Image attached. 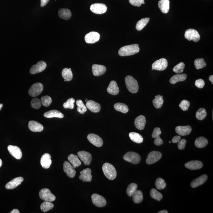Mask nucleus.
Masks as SVG:
<instances>
[{"instance_id":"obj_1","label":"nucleus","mask_w":213,"mask_h":213,"mask_svg":"<svg viewBox=\"0 0 213 213\" xmlns=\"http://www.w3.org/2000/svg\"><path fill=\"white\" fill-rule=\"evenodd\" d=\"M139 51L138 44H134L122 47L118 51V53L120 56H129L135 55Z\"/></svg>"},{"instance_id":"obj_2","label":"nucleus","mask_w":213,"mask_h":213,"mask_svg":"<svg viewBox=\"0 0 213 213\" xmlns=\"http://www.w3.org/2000/svg\"><path fill=\"white\" fill-rule=\"evenodd\" d=\"M102 170L104 175L110 180H113L116 178L117 173L115 167L109 163H105L103 165Z\"/></svg>"},{"instance_id":"obj_3","label":"nucleus","mask_w":213,"mask_h":213,"mask_svg":"<svg viewBox=\"0 0 213 213\" xmlns=\"http://www.w3.org/2000/svg\"><path fill=\"white\" fill-rule=\"evenodd\" d=\"M127 88L130 92L133 94L136 93L138 90V82L135 79L130 75L127 76L125 79Z\"/></svg>"},{"instance_id":"obj_4","label":"nucleus","mask_w":213,"mask_h":213,"mask_svg":"<svg viewBox=\"0 0 213 213\" xmlns=\"http://www.w3.org/2000/svg\"><path fill=\"white\" fill-rule=\"evenodd\" d=\"M123 158L125 161L134 164H138L141 160V157L136 153L129 151L124 155Z\"/></svg>"},{"instance_id":"obj_5","label":"nucleus","mask_w":213,"mask_h":213,"mask_svg":"<svg viewBox=\"0 0 213 213\" xmlns=\"http://www.w3.org/2000/svg\"><path fill=\"white\" fill-rule=\"evenodd\" d=\"M44 86L40 83H37L32 85L28 90V94L30 96L36 97L39 96L42 92Z\"/></svg>"},{"instance_id":"obj_6","label":"nucleus","mask_w":213,"mask_h":213,"mask_svg":"<svg viewBox=\"0 0 213 213\" xmlns=\"http://www.w3.org/2000/svg\"><path fill=\"white\" fill-rule=\"evenodd\" d=\"M39 196L41 199L45 201L53 202L55 201L56 197L53 195L49 189L44 188L39 192Z\"/></svg>"},{"instance_id":"obj_7","label":"nucleus","mask_w":213,"mask_h":213,"mask_svg":"<svg viewBox=\"0 0 213 213\" xmlns=\"http://www.w3.org/2000/svg\"><path fill=\"white\" fill-rule=\"evenodd\" d=\"M185 38L188 41L193 40L197 42L200 39V36L198 31L194 29H189L185 31Z\"/></svg>"},{"instance_id":"obj_8","label":"nucleus","mask_w":213,"mask_h":213,"mask_svg":"<svg viewBox=\"0 0 213 213\" xmlns=\"http://www.w3.org/2000/svg\"><path fill=\"white\" fill-rule=\"evenodd\" d=\"M168 66V62L165 58H162L157 60L153 63L152 70L163 71L165 70Z\"/></svg>"},{"instance_id":"obj_9","label":"nucleus","mask_w":213,"mask_h":213,"mask_svg":"<svg viewBox=\"0 0 213 213\" xmlns=\"http://www.w3.org/2000/svg\"><path fill=\"white\" fill-rule=\"evenodd\" d=\"M162 157V154L160 151H154L150 152L147 158L146 162L148 165L154 164L159 160Z\"/></svg>"},{"instance_id":"obj_10","label":"nucleus","mask_w":213,"mask_h":213,"mask_svg":"<svg viewBox=\"0 0 213 213\" xmlns=\"http://www.w3.org/2000/svg\"><path fill=\"white\" fill-rule=\"evenodd\" d=\"M90 10L94 14H101L107 12V7L104 4L95 3L91 5Z\"/></svg>"},{"instance_id":"obj_11","label":"nucleus","mask_w":213,"mask_h":213,"mask_svg":"<svg viewBox=\"0 0 213 213\" xmlns=\"http://www.w3.org/2000/svg\"><path fill=\"white\" fill-rule=\"evenodd\" d=\"M47 67V64L44 61H39L36 64L32 66L30 70V72L31 74H35L42 72L45 70Z\"/></svg>"},{"instance_id":"obj_12","label":"nucleus","mask_w":213,"mask_h":213,"mask_svg":"<svg viewBox=\"0 0 213 213\" xmlns=\"http://www.w3.org/2000/svg\"><path fill=\"white\" fill-rule=\"evenodd\" d=\"M93 203L98 207H103L106 204L107 202L104 197L98 194H94L92 195Z\"/></svg>"},{"instance_id":"obj_13","label":"nucleus","mask_w":213,"mask_h":213,"mask_svg":"<svg viewBox=\"0 0 213 213\" xmlns=\"http://www.w3.org/2000/svg\"><path fill=\"white\" fill-rule=\"evenodd\" d=\"M87 138L91 144H93L96 147H101L103 144V141L102 138L96 134H89L87 136Z\"/></svg>"},{"instance_id":"obj_14","label":"nucleus","mask_w":213,"mask_h":213,"mask_svg":"<svg viewBox=\"0 0 213 213\" xmlns=\"http://www.w3.org/2000/svg\"><path fill=\"white\" fill-rule=\"evenodd\" d=\"M78 155L79 158L86 165H88L91 164L92 157L90 153L85 151H78Z\"/></svg>"},{"instance_id":"obj_15","label":"nucleus","mask_w":213,"mask_h":213,"mask_svg":"<svg viewBox=\"0 0 213 213\" xmlns=\"http://www.w3.org/2000/svg\"><path fill=\"white\" fill-rule=\"evenodd\" d=\"M100 39V35L98 32H91L86 35L85 40L87 44H94L97 42Z\"/></svg>"},{"instance_id":"obj_16","label":"nucleus","mask_w":213,"mask_h":213,"mask_svg":"<svg viewBox=\"0 0 213 213\" xmlns=\"http://www.w3.org/2000/svg\"><path fill=\"white\" fill-rule=\"evenodd\" d=\"M8 150L11 155L16 159H21L22 157V153L19 147L15 146L9 145Z\"/></svg>"},{"instance_id":"obj_17","label":"nucleus","mask_w":213,"mask_h":213,"mask_svg":"<svg viewBox=\"0 0 213 213\" xmlns=\"http://www.w3.org/2000/svg\"><path fill=\"white\" fill-rule=\"evenodd\" d=\"M64 172L70 178H73L75 177L76 171L72 165L67 161H65L63 164Z\"/></svg>"},{"instance_id":"obj_18","label":"nucleus","mask_w":213,"mask_h":213,"mask_svg":"<svg viewBox=\"0 0 213 213\" xmlns=\"http://www.w3.org/2000/svg\"><path fill=\"white\" fill-rule=\"evenodd\" d=\"M23 180L24 179L22 177H19L14 178L6 185L5 188L7 190L14 189L18 185H20Z\"/></svg>"},{"instance_id":"obj_19","label":"nucleus","mask_w":213,"mask_h":213,"mask_svg":"<svg viewBox=\"0 0 213 213\" xmlns=\"http://www.w3.org/2000/svg\"><path fill=\"white\" fill-rule=\"evenodd\" d=\"M79 178L84 182H90L92 181V176L91 170L90 168H86L80 172Z\"/></svg>"},{"instance_id":"obj_20","label":"nucleus","mask_w":213,"mask_h":213,"mask_svg":"<svg viewBox=\"0 0 213 213\" xmlns=\"http://www.w3.org/2000/svg\"><path fill=\"white\" fill-rule=\"evenodd\" d=\"M93 74L95 76H100L105 73L106 68L103 65L94 64L92 66Z\"/></svg>"},{"instance_id":"obj_21","label":"nucleus","mask_w":213,"mask_h":213,"mask_svg":"<svg viewBox=\"0 0 213 213\" xmlns=\"http://www.w3.org/2000/svg\"><path fill=\"white\" fill-rule=\"evenodd\" d=\"M52 163L51 156L49 154L45 153L41 157L40 164L43 168L47 169L49 168Z\"/></svg>"},{"instance_id":"obj_22","label":"nucleus","mask_w":213,"mask_h":213,"mask_svg":"<svg viewBox=\"0 0 213 213\" xmlns=\"http://www.w3.org/2000/svg\"><path fill=\"white\" fill-rule=\"evenodd\" d=\"M161 134V131L160 129L159 128H155L154 129L153 132L151 135L152 138H155L154 141V144L158 146L163 144V141L160 138V135Z\"/></svg>"},{"instance_id":"obj_23","label":"nucleus","mask_w":213,"mask_h":213,"mask_svg":"<svg viewBox=\"0 0 213 213\" xmlns=\"http://www.w3.org/2000/svg\"><path fill=\"white\" fill-rule=\"evenodd\" d=\"M28 128L33 132H41L43 130L44 127L40 123L36 121H31L28 122Z\"/></svg>"},{"instance_id":"obj_24","label":"nucleus","mask_w":213,"mask_h":213,"mask_svg":"<svg viewBox=\"0 0 213 213\" xmlns=\"http://www.w3.org/2000/svg\"><path fill=\"white\" fill-rule=\"evenodd\" d=\"M185 166L187 168L191 170L200 169L203 166L202 162L197 160L190 161L186 163Z\"/></svg>"},{"instance_id":"obj_25","label":"nucleus","mask_w":213,"mask_h":213,"mask_svg":"<svg viewBox=\"0 0 213 213\" xmlns=\"http://www.w3.org/2000/svg\"><path fill=\"white\" fill-rule=\"evenodd\" d=\"M175 131L179 135L186 136L189 135L192 131V128L190 126H178L176 128Z\"/></svg>"},{"instance_id":"obj_26","label":"nucleus","mask_w":213,"mask_h":213,"mask_svg":"<svg viewBox=\"0 0 213 213\" xmlns=\"http://www.w3.org/2000/svg\"><path fill=\"white\" fill-rule=\"evenodd\" d=\"M86 107L91 112L94 113L100 112L101 109L100 105L98 103L92 100L87 101Z\"/></svg>"},{"instance_id":"obj_27","label":"nucleus","mask_w":213,"mask_h":213,"mask_svg":"<svg viewBox=\"0 0 213 213\" xmlns=\"http://www.w3.org/2000/svg\"><path fill=\"white\" fill-rule=\"evenodd\" d=\"M146 120L145 117L143 115H140L135 118V125L138 129L142 130L144 128Z\"/></svg>"},{"instance_id":"obj_28","label":"nucleus","mask_w":213,"mask_h":213,"mask_svg":"<svg viewBox=\"0 0 213 213\" xmlns=\"http://www.w3.org/2000/svg\"><path fill=\"white\" fill-rule=\"evenodd\" d=\"M208 177L206 174L201 176L193 181L191 183V187L195 188L204 184L207 181Z\"/></svg>"},{"instance_id":"obj_29","label":"nucleus","mask_w":213,"mask_h":213,"mask_svg":"<svg viewBox=\"0 0 213 213\" xmlns=\"http://www.w3.org/2000/svg\"><path fill=\"white\" fill-rule=\"evenodd\" d=\"M159 8L161 12L164 14H167L170 9L169 0H160L158 3Z\"/></svg>"},{"instance_id":"obj_30","label":"nucleus","mask_w":213,"mask_h":213,"mask_svg":"<svg viewBox=\"0 0 213 213\" xmlns=\"http://www.w3.org/2000/svg\"><path fill=\"white\" fill-rule=\"evenodd\" d=\"M107 92L113 95H116L119 93V89L117 83L115 81H111L107 88Z\"/></svg>"},{"instance_id":"obj_31","label":"nucleus","mask_w":213,"mask_h":213,"mask_svg":"<svg viewBox=\"0 0 213 213\" xmlns=\"http://www.w3.org/2000/svg\"><path fill=\"white\" fill-rule=\"evenodd\" d=\"M44 117L47 118H53L57 117L60 118H62L64 117L63 114L56 110H52L44 113Z\"/></svg>"},{"instance_id":"obj_32","label":"nucleus","mask_w":213,"mask_h":213,"mask_svg":"<svg viewBox=\"0 0 213 213\" xmlns=\"http://www.w3.org/2000/svg\"><path fill=\"white\" fill-rule=\"evenodd\" d=\"M68 160L74 168L79 167L81 165V162L78 156L71 154L68 156Z\"/></svg>"},{"instance_id":"obj_33","label":"nucleus","mask_w":213,"mask_h":213,"mask_svg":"<svg viewBox=\"0 0 213 213\" xmlns=\"http://www.w3.org/2000/svg\"><path fill=\"white\" fill-rule=\"evenodd\" d=\"M58 15L60 18L65 20H68L71 18V13L69 9L66 8H61L58 12Z\"/></svg>"},{"instance_id":"obj_34","label":"nucleus","mask_w":213,"mask_h":213,"mask_svg":"<svg viewBox=\"0 0 213 213\" xmlns=\"http://www.w3.org/2000/svg\"><path fill=\"white\" fill-rule=\"evenodd\" d=\"M187 76L185 74H177L173 76L170 79L169 82L172 84H174L179 82L185 80Z\"/></svg>"},{"instance_id":"obj_35","label":"nucleus","mask_w":213,"mask_h":213,"mask_svg":"<svg viewBox=\"0 0 213 213\" xmlns=\"http://www.w3.org/2000/svg\"><path fill=\"white\" fill-rule=\"evenodd\" d=\"M208 144V140L204 137H201L196 139L195 143V146L197 148H203L207 146Z\"/></svg>"},{"instance_id":"obj_36","label":"nucleus","mask_w":213,"mask_h":213,"mask_svg":"<svg viewBox=\"0 0 213 213\" xmlns=\"http://www.w3.org/2000/svg\"><path fill=\"white\" fill-rule=\"evenodd\" d=\"M129 137L131 141L136 143H141L143 141V137L138 133L134 132L130 133Z\"/></svg>"},{"instance_id":"obj_37","label":"nucleus","mask_w":213,"mask_h":213,"mask_svg":"<svg viewBox=\"0 0 213 213\" xmlns=\"http://www.w3.org/2000/svg\"><path fill=\"white\" fill-rule=\"evenodd\" d=\"M62 75L64 80L67 81H71L72 79L73 76L71 68L69 69L67 68H64L62 70Z\"/></svg>"},{"instance_id":"obj_38","label":"nucleus","mask_w":213,"mask_h":213,"mask_svg":"<svg viewBox=\"0 0 213 213\" xmlns=\"http://www.w3.org/2000/svg\"><path fill=\"white\" fill-rule=\"evenodd\" d=\"M164 102V97L160 95L156 96L155 97V99L152 101L154 107L156 109L161 108Z\"/></svg>"},{"instance_id":"obj_39","label":"nucleus","mask_w":213,"mask_h":213,"mask_svg":"<svg viewBox=\"0 0 213 213\" xmlns=\"http://www.w3.org/2000/svg\"><path fill=\"white\" fill-rule=\"evenodd\" d=\"M114 107L116 111L123 113H126L129 111L128 106L123 103H117L114 105Z\"/></svg>"},{"instance_id":"obj_40","label":"nucleus","mask_w":213,"mask_h":213,"mask_svg":"<svg viewBox=\"0 0 213 213\" xmlns=\"http://www.w3.org/2000/svg\"><path fill=\"white\" fill-rule=\"evenodd\" d=\"M132 196L133 201L136 204L141 203L143 198V193L140 190H137Z\"/></svg>"},{"instance_id":"obj_41","label":"nucleus","mask_w":213,"mask_h":213,"mask_svg":"<svg viewBox=\"0 0 213 213\" xmlns=\"http://www.w3.org/2000/svg\"><path fill=\"white\" fill-rule=\"evenodd\" d=\"M149 18H144L140 20L137 23L136 25V29L138 31H141L149 22Z\"/></svg>"},{"instance_id":"obj_42","label":"nucleus","mask_w":213,"mask_h":213,"mask_svg":"<svg viewBox=\"0 0 213 213\" xmlns=\"http://www.w3.org/2000/svg\"><path fill=\"white\" fill-rule=\"evenodd\" d=\"M54 207V204L51 202L45 201L41 204L40 209L44 212H47L52 209Z\"/></svg>"},{"instance_id":"obj_43","label":"nucleus","mask_w":213,"mask_h":213,"mask_svg":"<svg viewBox=\"0 0 213 213\" xmlns=\"http://www.w3.org/2000/svg\"><path fill=\"white\" fill-rule=\"evenodd\" d=\"M150 195L151 198L157 200V201H160L163 198V195L160 193L158 192L155 189H152L150 192Z\"/></svg>"},{"instance_id":"obj_44","label":"nucleus","mask_w":213,"mask_h":213,"mask_svg":"<svg viewBox=\"0 0 213 213\" xmlns=\"http://www.w3.org/2000/svg\"><path fill=\"white\" fill-rule=\"evenodd\" d=\"M207 115L206 110H205V109L201 108L199 109L197 111L196 113V117L197 119L199 120V121H202L206 118Z\"/></svg>"},{"instance_id":"obj_45","label":"nucleus","mask_w":213,"mask_h":213,"mask_svg":"<svg viewBox=\"0 0 213 213\" xmlns=\"http://www.w3.org/2000/svg\"><path fill=\"white\" fill-rule=\"evenodd\" d=\"M76 105L78 106L77 111L80 113L83 114L85 113L87 111V107L85 106V104L81 100H78L76 101Z\"/></svg>"},{"instance_id":"obj_46","label":"nucleus","mask_w":213,"mask_h":213,"mask_svg":"<svg viewBox=\"0 0 213 213\" xmlns=\"http://www.w3.org/2000/svg\"><path fill=\"white\" fill-rule=\"evenodd\" d=\"M194 65L196 69L199 70L206 66L207 64L203 58H198L194 61Z\"/></svg>"},{"instance_id":"obj_47","label":"nucleus","mask_w":213,"mask_h":213,"mask_svg":"<svg viewBox=\"0 0 213 213\" xmlns=\"http://www.w3.org/2000/svg\"><path fill=\"white\" fill-rule=\"evenodd\" d=\"M138 187V185L137 184L134 183H131L130 185H129L126 191L127 194L129 196H132L133 194H134V193L137 190Z\"/></svg>"},{"instance_id":"obj_48","label":"nucleus","mask_w":213,"mask_h":213,"mask_svg":"<svg viewBox=\"0 0 213 213\" xmlns=\"http://www.w3.org/2000/svg\"><path fill=\"white\" fill-rule=\"evenodd\" d=\"M155 186L159 190H162L166 186V183L163 179L158 178L155 181Z\"/></svg>"},{"instance_id":"obj_49","label":"nucleus","mask_w":213,"mask_h":213,"mask_svg":"<svg viewBox=\"0 0 213 213\" xmlns=\"http://www.w3.org/2000/svg\"><path fill=\"white\" fill-rule=\"evenodd\" d=\"M42 105L40 100L37 98H33L31 101V105L32 108L36 109H39Z\"/></svg>"},{"instance_id":"obj_50","label":"nucleus","mask_w":213,"mask_h":213,"mask_svg":"<svg viewBox=\"0 0 213 213\" xmlns=\"http://www.w3.org/2000/svg\"><path fill=\"white\" fill-rule=\"evenodd\" d=\"M41 101L43 106L45 107L49 106L52 101V99L48 96H45L41 97Z\"/></svg>"},{"instance_id":"obj_51","label":"nucleus","mask_w":213,"mask_h":213,"mask_svg":"<svg viewBox=\"0 0 213 213\" xmlns=\"http://www.w3.org/2000/svg\"><path fill=\"white\" fill-rule=\"evenodd\" d=\"M185 66V64L184 62H180L174 67L173 68V71L177 74L181 73L183 72Z\"/></svg>"},{"instance_id":"obj_52","label":"nucleus","mask_w":213,"mask_h":213,"mask_svg":"<svg viewBox=\"0 0 213 213\" xmlns=\"http://www.w3.org/2000/svg\"><path fill=\"white\" fill-rule=\"evenodd\" d=\"M75 100L73 98L69 99L66 102L64 103L63 106L65 109H73L74 107V103Z\"/></svg>"},{"instance_id":"obj_53","label":"nucleus","mask_w":213,"mask_h":213,"mask_svg":"<svg viewBox=\"0 0 213 213\" xmlns=\"http://www.w3.org/2000/svg\"><path fill=\"white\" fill-rule=\"evenodd\" d=\"M190 106V103L189 101L186 100H183L181 101V103L179 104L180 108L181 109L184 111H186L188 110Z\"/></svg>"},{"instance_id":"obj_54","label":"nucleus","mask_w":213,"mask_h":213,"mask_svg":"<svg viewBox=\"0 0 213 213\" xmlns=\"http://www.w3.org/2000/svg\"><path fill=\"white\" fill-rule=\"evenodd\" d=\"M129 2L131 5L134 6L139 7L142 4H144V0H129Z\"/></svg>"},{"instance_id":"obj_55","label":"nucleus","mask_w":213,"mask_h":213,"mask_svg":"<svg viewBox=\"0 0 213 213\" xmlns=\"http://www.w3.org/2000/svg\"><path fill=\"white\" fill-rule=\"evenodd\" d=\"M195 85L197 88H202L205 85V82L202 79H198L195 81Z\"/></svg>"},{"instance_id":"obj_56","label":"nucleus","mask_w":213,"mask_h":213,"mask_svg":"<svg viewBox=\"0 0 213 213\" xmlns=\"http://www.w3.org/2000/svg\"><path fill=\"white\" fill-rule=\"evenodd\" d=\"M186 143V140L185 139H182L180 140L179 142L178 143V149L180 150L184 149Z\"/></svg>"},{"instance_id":"obj_57","label":"nucleus","mask_w":213,"mask_h":213,"mask_svg":"<svg viewBox=\"0 0 213 213\" xmlns=\"http://www.w3.org/2000/svg\"><path fill=\"white\" fill-rule=\"evenodd\" d=\"M181 137L180 136H175L172 140V142L174 143H177L179 142L181 140Z\"/></svg>"},{"instance_id":"obj_58","label":"nucleus","mask_w":213,"mask_h":213,"mask_svg":"<svg viewBox=\"0 0 213 213\" xmlns=\"http://www.w3.org/2000/svg\"><path fill=\"white\" fill-rule=\"evenodd\" d=\"M49 1V0H41V6L44 7L48 3Z\"/></svg>"},{"instance_id":"obj_59","label":"nucleus","mask_w":213,"mask_h":213,"mask_svg":"<svg viewBox=\"0 0 213 213\" xmlns=\"http://www.w3.org/2000/svg\"><path fill=\"white\" fill-rule=\"evenodd\" d=\"M20 212L19 211V210L18 209H14L13 210H12V211L11 212H10V213H19Z\"/></svg>"},{"instance_id":"obj_60","label":"nucleus","mask_w":213,"mask_h":213,"mask_svg":"<svg viewBox=\"0 0 213 213\" xmlns=\"http://www.w3.org/2000/svg\"><path fill=\"white\" fill-rule=\"evenodd\" d=\"M209 80L211 81V82L213 84V75H211L210 76L209 78Z\"/></svg>"},{"instance_id":"obj_61","label":"nucleus","mask_w":213,"mask_h":213,"mask_svg":"<svg viewBox=\"0 0 213 213\" xmlns=\"http://www.w3.org/2000/svg\"><path fill=\"white\" fill-rule=\"evenodd\" d=\"M158 213H168V211H166V210H163V211H160Z\"/></svg>"},{"instance_id":"obj_62","label":"nucleus","mask_w":213,"mask_h":213,"mask_svg":"<svg viewBox=\"0 0 213 213\" xmlns=\"http://www.w3.org/2000/svg\"><path fill=\"white\" fill-rule=\"evenodd\" d=\"M2 160L0 159V167H2Z\"/></svg>"},{"instance_id":"obj_63","label":"nucleus","mask_w":213,"mask_h":213,"mask_svg":"<svg viewBox=\"0 0 213 213\" xmlns=\"http://www.w3.org/2000/svg\"><path fill=\"white\" fill-rule=\"evenodd\" d=\"M3 107V104H0V111H1V109Z\"/></svg>"},{"instance_id":"obj_64","label":"nucleus","mask_w":213,"mask_h":213,"mask_svg":"<svg viewBox=\"0 0 213 213\" xmlns=\"http://www.w3.org/2000/svg\"><path fill=\"white\" fill-rule=\"evenodd\" d=\"M169 143H171V141H169Z\"/></svg>"}]
</instances>
